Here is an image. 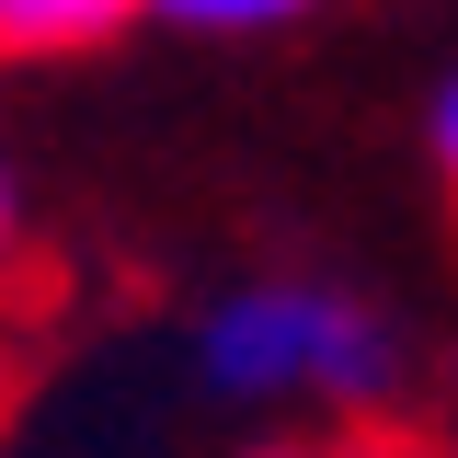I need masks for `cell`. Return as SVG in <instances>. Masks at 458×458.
Segmentation results:
<instances>
[{
    "instance_id": "6",
    "label": "cell",
    "mask_w": 458,
    "mask_h": 458,
    "mask_svg": "<svg viewBox=\"0 0 458 458\" xmlns=\"http://www.w3.org/2000/svg\"><path fill=\"white\" fill-rule=\"evenodd\" d=\"M252 458H321V447H252Z\"/></svg>"
},
{
    "instance_id": "5",
    "label": "cell",
    "mask_w": 458,
    "mask_h": 458,
    "mask_svg": "<svg viewBox=\"0 0 458 458\" xmlns=\"http://www.w3.org/2000/svg\"><path fill=\"white\" fill-rule=\"evenodd\" d=\"M424 138H436V172H447V195H458V69L436 81V114H424Z\"/></svg>"
},
{
    "instance_id": "1",
    "label": "cell",
    "mask_w": 458,
    "mask_h": 458,
    "mask_svg": "<svg viewBox=\"0 0 458 458\" xmlns=\"http://www.w3.org/2000/svg\"><path fill=\"white\" fill-rule=\"evenodd\" d=\"M195 367L218 401H333V412H378L401 390L390 321L321 276H252L195 321Z\"/></svg>"
},
{
    "instance_id": "3",
    "label": "cell",
    "mask_w": 458,
    "mask_h": 458,
    "mask_svg": "<svg viewBox=\"0 0 458 458\" xmlns=\"http://www.w3.org/2000/svg\"><path fill=\"white\" fill-rule=\"evenodd\" d=\"M310 12L321 0H149V23H183V35H286Z\"/></svg>"
},
{
    "instance_id": "2",
    "label": "cell",
    "mask_w": 458,
    "mask_h": 458,
    "mask_svg": "<svg viewBox=\"0 0 458 458\" xmlns=\"http://www.w3.org/2000/svg\"><path fill=\"white\" fill-rule=\"evenodd\" d=\"M126 23H149V0H0L12 57H81V47H114Z\"/></svg>"
},
{
    "instance_id": "4",
    "label": "cell",
    "mask_w": 458,
    "mask_h": 458,
    "mask_svg": "<svg viewBox=\"0 0 458 458\" xmlns=\"http://www.w3.org/2000/svg\"><path fill=\"white\" fill-rule=\"evenodd\" d=\"M321 458H436L424 436H401V424H378V412H355L344 436H321Z\"/></svg>"
}]
</instances>
